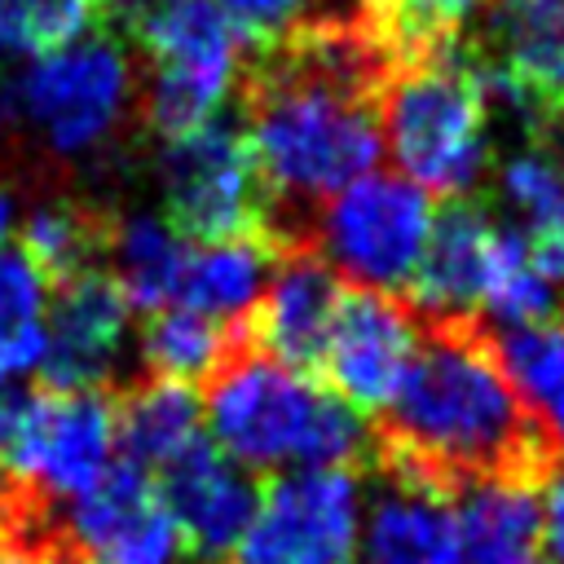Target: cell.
Instances as JSON below:
<instances>
[{
	"mask_svg": "<svg viewBox=\"0 0 564 564\" xmlns=\"http://www.w3.org/2000/svg\"><path fill=\"white\" fill-rule=\"evenodd\" d=\"M392 75V53L357 9L300 22L238 75V128L269 189L264 238L278 251L308 247L317 207L375 167L383 150L379 101Z\"/></svg>",
	"mask_w": 564,
	"mask_h": 564,
	"instance_id": "1",
	"label": "cell"
},
{
	"mask_svg": "<svg viewBox=\"0 0 564 564\" xmlns=\"http://www.w3.org/2000/svg\"><path fill=\"white\" fill-rule=\"evenodd\" d=\"M419 357L397 401L375 423L370 463L445 494L476 480H520L542 489L560 458L511 392L485 322L419 317Z\"/></svg>",
	"mask_w": 564,
	"mask_h": 564,
	"instance_id": "2",
	"label": "cell"
},
{
	"mask_svg": "<svg viewBox=\"0 0 564 564\" xmlns=\"http://www.w3.org/2000/svg\"><path fill=\"white\" fill-rule=\"evenodd\" d=\"M212 445L242 471H304V467H361L375 449V427L344 405L313 375L286 370L242 344L207 379Z\"/></svg>",
	"mask_w": 564,
	"mask_h": 564,
	"instance_id": "3",
	"label": "cell"
},
{
	"mask_svg": "<svg viewBox=\"0 0 564 564\" xmlns=\"http://www.w3.org/2000/svg\"><path fill=\"white\" fill-rule=\"evenodd\" d=\"M489 101L463 40L397 66L379 101V132L401 176L423 194L463 198L485 167Z\"/></svg>",
	"mask_w": 564,
	"mask_h": 564,
	"instance_id": "4",
	"label": "cell"
},
{
	"mask_svg": "<svg viewBox=\"0 0 564 564\" xmlns=\"http://www.w3.org/2000/svg\"><path fill=\"white\" fill-rule=\"evenodd\" d=\"M123 13L150 57V128L176 141L212 123L242 75V35L229 18L212 0H137Z\"/></svg>",
	"mask_w": 564,
	"mask_h": 564,
	"instance_id": "5",
	"label": "cell"
},
{
	"mask_svg": "<svg viewBox=\"0 0 564 564\" xmlns=\"http://www.w3.org/2000/svg\"><path fill=\"white\" fill-rule=\"evenodd\" d=\"M432 220V194L401 172H366L317 207L308 247L335 269V278L352 282V291L392 295L410 286Z\"/></svg>",
	"mask_w": 564,
	"mask_h": 564,
	"instance_id": "6",
	"label": "cell"
},
{
	"mask_svg": "<svg viewBox=\"0 0 564 564\" xmlns=\"http://www.w3.org/2000/svg\"><path fill=\"white\" fill-rule=\"evenodd\" d=\"M115 463V397L106 388L22 397L18 423L0 449V480L35 507L75 502Z\"/></svg>",
	"mask_w": 564,
	"mask_h": 564,
	"instance_id": "7",
	"label": "cell"
},
{
	"mask_svg": "<svg viewBox=\"0 0 564 564\" xmlns=\"http://www.w3.org/2000/svg\"><path fill=\"white\" fill-rule=\"evenodd\" d=\"M167 225L185 242H220L269 234V189L238 123L212 119L167 141L159 159Z\"/></svg>",
	"mask_w": 564,
	"mask_h": 564,
	"instance_id": "8",
	"label": "cell"
},
{
	"mask_svg": "<svg viewBox=\"0 0 564 564\" xmlns=\"http://www.w3.org/2000/svg\"><path fill=\"white\" fill-rule=\"evenodd\" d=\"M361 476L352 467L282 471L260 489L234 564H357Z\"/></svg>",
	"mask_w": 564,
	"mask_h": 564,
	"instance_id": "9",
	"label": "cell"
},
{
	"mask_svg": "<svg viewBox=\"0 0 564 564\" xmlns=\"http://www.w3.org/2000/svg\"><path fill=\"white\" fill-rule=\"evenodd\" d=\"M13 88L18 110L48 137V145L79 154L106 141V132L119 123L132 93V70L115 40L88 35L70 48L35 57Z\"/></svg>",
	"mask_w": 564,
	"mask_h": 564,
	"instance_id": "10",
	"label": "cell"
},
{
	"mask_svg": "<svg viewBox=\"0 0 564 564\" xmlns=\"http://www.w3.org/2000/svg\"><path fill=\"white\" fill-rule=\"evenodd\" d=\"M419 335V313L405 300L344 286L317 370L344 405H352L357 414H383L410 379Z\"/></svg>",
	"mask_w": 564,
	"mask_h": 564,
	"instance_id": "11",
	"label": "cell"
},
{
	"mask_svg": "<svg viewBox=\"0 0 564 564\" xmlns=\"http://www.w3.org/2000/svg\"><path fill=\"white\" fill-rule=\"evenodd\" d=\"M70 564H172L181 533L154 489V476L115 458L110 471L57 516Z\"/></svg>",
	"mask_w": 564,
	"mask_h": 564,
	"instance_id": "12",
	"label": "cell"
},
{
	"mask_svg": "<svg viewBox=\"0 0 564 564\" xmlns=\"http://www.w3.org/2000/svg\"><path fill=\"white\" fill-rule=\"evenodd\" d=\"M128 313L132 308L106 269H88L57 282L44 322V361H40L44 388L57 392L101 388L123 352Z\"/></svg>",
	"mask_w": 564,
	"mask_h": 564,
	"instance_id": "13",
	"label": "cell"
},
{
	"mask_svg": "<svg viewBox=\"0 0 564 564\" xmlns=\"http://www.w3.org/2000/svg\"><path fill=\"white\" fill-rule=\"evenodd\" d=\"M344 300V282L313 247H282L273 273L242 322L251 348L282 361L286 370L313 375L322 366V348Z\"/></svg>",
	"mask_w": 564,
	"mask_h": 564,
	"instance_id": "14",
	"label": "cell"
},
{
	"mask_svg": "<svg viewBox=\"0 0 564 564\" xmlns=\"http://www.w3.org/2000/svg\"><path fill=\"white\" fill-rule=\"evenodd\" d=\"M154 489L181 533V546L198 560L229 555L242 542L256 516V502H260L251 471L229 463L207 436H198L167 467H159Z\"/></svg>",
	"mask_w": 564,
	"mask_h": 564,
	"instance_id": "15",
	"label": "cell"
},
{
	"mask_svg": "<svg viewBox=\"0 0 564 564\" xmlns=\"http://www.w3.org/2000/svg\"><path fill=\"white\" fill-rule=\"evenodd\" d=\"M375 467V498L361 516L357 564H463L454 494L405 471Z\"/></svg>",
	"mask_w": 564,
	"mask_h": 564,
	"instance_id": "16",
	"label": "cell"
},
{
	"mask_svg": "<svg viewBox=\"0 0 564 564\" xmlns=\"http://www.w3.org/2000/svg\"><path fill=\"white\" fill-rule=\"evenodd\" d=\"M494 220L476 207L454 198L445 212H436L423 260L410 278V308L423 322H458L476 317L480 322V286H485V260L494 242Z\"/></svg>",
	"mask_w": 564,
	"mask_h": 564,
	"instance_id": "17",
	"label": "cell"
},
{
	"mask_svg": "<svg viewBox=\"0 0 564 564\" xmlns=\"http://www.w3.org/2000/svg\"><path fill=\"white\" fill-rule=\"evenodd\" d=\"M463 564H538L542 502L520 480H476L454 494Z\"/></svg>",
	"mask_w": 564,
	"mask_h": 564,
	"instance_id": "18",
	"label": "cell"
},
{
	"mask_svg": "<svg viewBox=\"0 0 564 564\" xmlns=\"http://www.w3.org/2000/svg\"><path fill=\"white\" fill-rule=\"evenodd\" d=\"M278 247L260 234L247 238H220V242H189L181 286H176V308H194L212 322L242 326L273 273Z\"/></svg>",
	"mask_w": 564,
	"mask_h": 564,
	"instance_id": "19",
	"label": "cell"
},
{
	"mask_svg": "<svg viewBox=\"0 0 564 564\" xmlns=\"http://www.w3.org/2000/svg\"><path fill=\"white\" fill-rule=\"evenodd\" d=\"M198 423H203L198 392L172 379L150 375L115 397V449L123 463L150 476L203 436Z\"/></svg>",
	"mask_w": 564,
	"mask_h": 564,
	"instance_id": "20",
	"label": "cell"
},
{
	"mask_svg": "<svg viewBox=\"0 0 564 564\" xmlns=\"http://www.w3.org/2000/svg\"><path fill=\"white\" fill-rule=\"evenodd\" d=\"M494 352L538 436L564 463V322L498 330Z\"/></svg>",
	"mask_w": 564,
	"mask_h": 564,
	"instance_id": "21",
	"label": "cell"
},
{
	"mask_svg": "<svg viewBox=\"0 0 564 564\" xmlns=\"http://www.w3.org/2000/svg\"><path fill=\"white\" fill-rule=\"evenodd\" d=\"M106 256H110V278L123 291L128 308L159 313V308L176 304V286H181L189 242L163 216L137 212V216L110 225Z\"/></svg>",
	"mask_w": 564,
	"mask_h": 564,
	"instance_id": "22",
	"label": "cell"
},
{
	"mask_svg": "<svg viewBox=\"0 0 564 564\" xmlns=\"http://www.w3.org/2000/svg\"><path fill=\"white\" fill-rule=\"evenodd\" d=\"M242 326H225L212 322L194 308H159L150 313L145 330H141V361L150 366L154 379H172V383H207L229 352L242 344Z\"/></svg>",
	"mask_w": 564,
	"mask_h": 564,
	"instance_id": "23",
	"label": "cell"
},
{
	"mask_svg": "<svg viewBox=\"0 0 564 564\" xmlns=\"http://www.w3.org/2000/svg\"><path fill=\"white\" fill-rule=\"evenodd\" d=\"M480 313L502 322V330L555 322V313H560L555 282L538 269V256H533L529 238L511 225L494 229L489 260H485V286H480Z\"/></svg>",
	"mask_w": 564,
	"mask_h": 564,
	"instance_id": "24",
	"label": "cell"
},
{
	"mask_svg": "<svg viewBox=\"0 0 564 564\" xmlns=\"http://www.w3.org/2000/svg\"><path fill=\"white\" fill-rule=\"evenodd\" d=\"M48 278L22 247H0V370L9 379L40 370L44 361Z\"/></svg>",
	"mask_w": 564,
	"mask_h": 564,
	"instance_id": "25",
	"label": "cell"
},
{
	"mask_svg": "<svg viewBox=\"0 0 564 564\" xmlns=\"http://www.w3.org/2000/svg\"><path fill=\"white\" fill-rule=\"evenodd\" d=\"M489 0H361V22L379 35L397 66L419 62L458 40V26Z\"/></svg>",
	"mask_w": 564,
	"mask_h": 564,
	"instance_id": "26",
	"label": "cell"
},
{
	"mask_svg": "<svg viewBox=\"0 0 564 564\" xmlns=\"http://www.w3.org/2000/svg\"><path fill=\"white\" fill-rule=\"evenodd\" d=\"M106 238H110V225L97 220L93 212L48 203L26 216L18 247L35 260V269L48 278V286H57L75 273L97 269V256H106Z\"/></svg>",
	"mask_w": 564,
	"mask_h": 564,
	"instance_id": "27",
	"label": "cell"
},
{
	"mask_svg": "<svg viewBox=\"0 0 564 564\" xmlns=\"http://www.w3.org/2000/svg\"><path fill=\"white\" fill-rule=\"evenodd\" d=\"M97 0H0V48L44 57L93 35Z\"/></svg>",
	"mask_w": 564,
	"mask_h": 564,
	"instance_id": "28",
	"label": "cell"
},
{
	"mask_svg": "<svg viewBox=\"0 0 564 564\" xmlns=\"http://www.w3.org/2000/svg\"><path fill=\"white\" fill-rule=\"evenodd\" d=\"M498 189H502L507 212L516 216L511 229H520L529 242L564 225V159L560 154L529 150V154L507 159Z\"/></svg>",
	"mask_w": 564,
	"mask_h": 564,
	"instance_id": "29",
	"label": "cell"
},
{
	"mask_svg": "<svg viewBox=\"0 0 564 564\" xmlns=\"http://www.w3.org/2000/svg\"><path fill=\"white\" fill-rule=\"evenodd\" d=\"M212 4H216V9L229 18V26H234L242 40H251L256 48L282 40L286 31H295V26L304 22V0H212Z\"/></svg>",
	"mask_w": 564,
	"mask_h": 564,
	"instance_id": "30",
	"label": "cell"
},
{
	"mask_svg": "<svg viewBox=\"0 0 564 564\" xmlns=\"http://www.w3.org/2000/svg\"><path fill=\"white\" fill-rule=\"evenodd\" d=\"M542 489V551L551 564H564V463H555Z\"/></svg>",
	"mask_w": 564,
	"mask_h": 564,
	"instance_id": "31",
	"label": "cell"
},
{
	"mask_svg": "<svg viewBox=\"0 0 564 564\" xmlns=\"http://www.w3.org/2000/svg\"><path fill=\"white\" fill-rule=\"evenodd\" d=\"M529 247H533V256H538V269H542L555 286H564V225H560V229H551L546 238L529 242Z\"/></svg>",
	"mask_w": 564,
	"mask_h": 564,
	"instance_id": "32",
	"label": "cell"
},
{
	"mask_svg": "<svg viewBox=\"0 0 564 564\" xmlns=\"http://www.w3.org/2000/svg\"><path fill=\"white\" fill-rule=\"evenodd\" d=\"M0 564H57V560H44V555L18 551V546H0Z\"/></svg>",
	"mask_w": 564,
	"mask_h": 564,
	"instance_id": "33",
	"label": "cell"
},
{
	"mask_svg": "<svg viewBox=\"0 0 564 564\" xmlns=\"http://www.w3.org/2000/svg\"><path fill=\"white\" fill-rule=\"evenodd\" d=\"M9 229H13V198H9V194H0V247H4Z\"/></svg>",
	"mask_w": 564,
	"mask_h": 564,
	"instance_id": "34",
	"label": "cell"
},
{
	"mask_svg": "<svg viewBox=\"0 0 564 564\" xmlns=\"http://www.w3.org/2000/svg\"><path fill=\"white\" fill-rule=\"evenodd\" d=\"M97 4H119V0H97Z\"/></svg>",
	"mask_w": 564,
	"mask_h": 564,
	"instance_id": "35",
	"label": "cell"
},
{
	"mask_svg": "<svg viewBox=\"0 0 564 564\" xmlns=\"http://www.w3.org/2000/svg\"><path fill=\"white\" fill-rule=\"evenodd\" d=\"M560 13H564V0H560Z\"/></svg>",
	"mask_w": 564,
	"mask_h": 564,
	"instance_id": "36",
	"label": "cell"
},
{
	"mask_svg": "<svg viewBox=\"0 0 564 564\" xmlns=\"http://www.w3.org/2000/svg\"><path fill=\"white\" fill-rule=\"evenodd\" d=\"M538 564H542V560H538Z\"/></svg>",
	"mask_w": 564,
	"mask_h": 564,
	"instance_id": "37",
	"label": "cell"
}]
</instances>
